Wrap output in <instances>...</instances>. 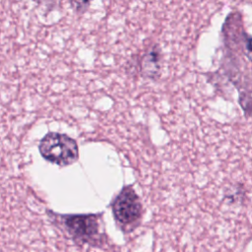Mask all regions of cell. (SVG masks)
I'll list each match as a JSON object with an SVG mask.
<instances>
[{"mask_svg":"<svg viewBox=\"0 0 252 252\" xmlns=\"http://www.w3.org/2000/svg\"><path fill=\"white\" fill-rule=\"evenodd\" d=\"M225 58L227 60L226 73L231 83L238 89L239 104L246 117L250 116V78H245L239 70L242 66L236 59L240 53L250 57L251 36L242 27L241 15L238 12L230 13L222 26ZM251 58V57H250Z\"/></svg>","mask_w":252,"mask_h":252,"instance_id":"cell-1","label":"cell"},{"mask_svg":"<svg viewBox=\"0 0 252 252\" xmlns=\"http://www.w3.org/2000/svg\"><path fill=\"white\" fill-rule=\"evenodd\" d=\"M52 221L76 243L101 247L107 240L103 229L102 215L99 214H57L47 211Z\"/></svg>","mask_w":252,"mask_h":252,"instance_id":"cell-2","label":"cell"},{"mask_svg":"<svg viewBox=\"0 0 252 252\" xmlns=\"http://www.w3.org/2000/svg\"><path fill=\"white\" fill-rule=\"evenodd\" d=\"M41 157L59 166H68L79 158V148L76 140L67 134L48 132L38 144Z\"/></svg>","mask_w":252,"mask_h":252,"instance_id":"cell-3","label":"cell"},{"mask_svg":"<svg viewBox=\"0 0 252 252\" xmlns=\"http://www.w3.org/2000/svg\"><path fill=\"white\" fill-rule=\"evenodd\" d=\"M116 222L123 229H133L142 219V203L132 185H125L110 204Z\"/></svg>","mask_w":252,"mask_h":252,"instance_id":"cell-4","label":"cell"},{"mask_svg":"<svg viewBox=\"0 0 252 252\" xmlns=\"http://www.w3.org/2000/svg\"><path fill=\"white\" fill-rule=\"evenodd\" d=\"M161 51L158 45L149 48L140 58L138 63L140 74L145 79L157 80L160 74Z\"/></svg>","mask_w":252,"mask_h":252,"instance_id":"cell-5","label":"cell"},{"mask_svg":"<svg viewBox=\"0 0 252 252\" xmlns=\"http://www.w3.org/2000/svg\"><path fill=\"white\" fill-rule=\"evenodd\" d=\"M72 9L79 15L87 12L90 7V0H69Z\"/></svg>","mask_w":252,"mask_h":252,"instance_id":"cell-6","label":"cell"}]
</instances>
